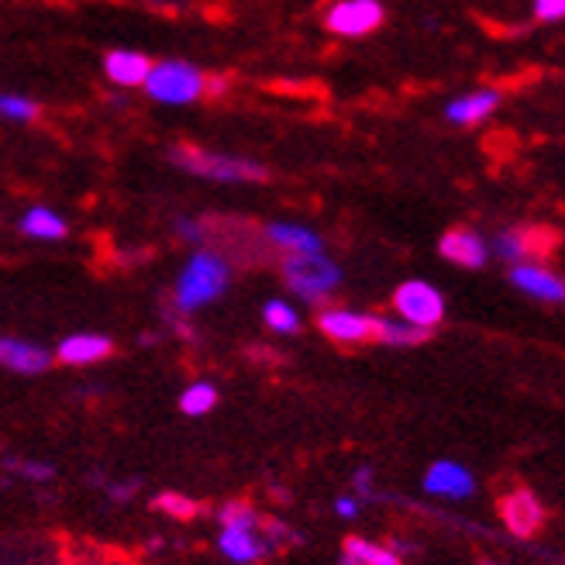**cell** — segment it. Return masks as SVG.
<instances>
[{
	"instance_id": "obj_1",
	"label": "cell",
	"mask_w": 565,
	"mask_h": 565,
	"mask_svg": "<svg viewBox=\"0 0 565 565\" xmlns=\"http://www.w3.org/2000/svg\"><path fill=\"white\" fill-rule=\"evenodd\" d=\"M232 282V269L224 263L217 252L211 248H196L190 263L183 266L180 279H177V290H173V303L180 315H193L207 303H214Z\"/></svg>"
},
{
	"instance_id": "obj_2",
	"label": "cell",
	"mask_w": 565,
	"mask_h": 565,
	"mask_svg": "<svg viewBox=\"0 0 565 565\" xmlns=\"http://www.w3.org/2000/svg\"><path fill=\"white\" fill-rule=\"evenodd\" d=\"M169 162L180 166L183 173L204 177L214 183H266L269 180V169L256 159L207 152L201 146H190V141H180V146L169 149Z\"/></svg>"
},
{
	"instance_id": "obj_3",
	"label": "cell",
	"mask_w": 565,
	"mask_h": 565,
	"mask_svg": "<svg viewBox=\"0 0 565 565\" xmlns=\"http://www.w3.org/2000/svg\"><path fill=\"white\" fill-rule=\"evenodd\" d=\"M204 87H207V73L196 70L183 60H162L152 66L149 79H146V94L156 104H193L204 100Z\"/></svg>"
},
{
	"instance_id": "obj_4",
	"label": "cell",
	"mask_w": 565,
	"mask_h": 565,
	"mask_svg": "<svg viewBox=\"0 0 565 565\" xmlns=\"http://www.w3.org/2000/svg\"><path fill=\"white\" fill-rule=\"evenodd\" d=\"M282 279H287V287L300 300L324 303L338 290V282H342V269H338L324 252H318V256H287V263H282Z\"/></svg>"
},
{
	"instance_id": "obj_5",
	"label": "cell",
	"mask_w": 565,
	"mask_h": 565,
	"mask_svg": "<svg viewBox=\"0 0 565 565\" xmlns=\"http://www.w3.org/2000/svg\"><path fill=\"white\" fill-rule=\"evenodd\" d=\"M558 245V235L552 228H539V224H521V228H503L490 242V252L497 259L521 266V263H539Z\"/></svg>"
},
{
	"instance_id": "obj_6",
	"label": "cell",
	"mask_w": 565,
	"mask_h": 565,
	"mask_svg": "<svg viewBox=\"0 0 565 565\" xmlns=\"http://www.w3.org/2000/svg\"><path fill=\"white\" fill-rule=\"evenodd\" d=\"M393 310H397L401 321L435 331L445 321V297L438 294V287H431V282L407 279L397 287V294H393Z\"/></svg>"
},
{
	"instance_id": "obj_7",
	"label": "cell",
	"mask_w": 565,
	"mask_h": 565,
	"mask_svg": "<svg viewBox=\"0 0 565 565\" xmlns=\"http://www.w3.org/2000/svg\"><path fill=\"white\" fill-rule=\"evenodd\" d=\"M383 18H386L383 0H334L324 11V28L342 39H362L373 35L383 24Z\"/></svg>"
},
{
	"instance_id": "obj_8",
	"label": "cell",
	"mask_w": 565,
	"mask_h": 565,
	"mask_svg": "<svg viewBox=\"0 0 565 565\" xmlns=\"http://www.w3.org/2000/svg\"><path fill=\"white\" fill-rule=\"evenodd\" d=\"M497 514L503 521V527L514 534V539H534L545 527V507L531 490L518 487L511 493H503L497 500Z\"/></svg>"
},
{
	"instance_id": "obj_9",
	"label": "cell",
	"mask_w": 565,
	"mask_h": 565,
	"mask_svg": "<svg viewBox=\"0 0 565 565\" xmlns=\"http://www.w3.org/2000/svg\"><path fill=\"white\" fill-rule=\"evenodd\" d=\"M318 328L324 338H331L338 345L376 342V318L362 315V310H349V307H324L318 315Z\"/></svg>"
},
{
	"instance_id": "obj_10",
	"label": "cell",
	"mask_w": 565,
	"mask_h": 565,
	"mask_svg": "<svg viewBox=\"0 0 565 565\" xmlns=\"http://www.w3.org/2000/svg\"><path fill=\"white\" fill-rule=\"evenodd\" d=\"M503 104V90L500 87H479V90H469L456 100L445 104V121L456 125V128H472L479 121L493 118Z\"/></svg>"
},
{
	"instance_id": "obj_11",
	"label": "cell",
	"mask_w": 565,
	"mask_h": 565,
	"mask_svg": "<svg viewBox=\"0 0 565 565\" xmlns=\"http://www.w3.org/2000/svg\"><path fill=\"white\" fill-rule=\"evenodd\" d=\"M438 256L462 269H483L490 259V245L472 228H448L438 242Z\"/></svg>"
},
{
	"instance_id": "obj_12",
	"label": "cell",
	"mask_w": 565,
	"mask_h": 565,
	"mask_svg": "<svg viewBox=\"0 0 565 565\" xmlns=\"http://www.w3.org/2000/svg\"><path fill=\"white\" fill-rule=\"evenodd\" d=\"M511 282L521 294L542 300V303H562L565 300V279L558 273H552L548 266H539V263L511 266Z\"/></svg>"
},
{
	"instance_id": "obj_13",
	"label": "cell",
	"mask_w": 565,
	"mask_h": 565,
	"mask_svg": "<svg viewBox=\"0 0 565 565\" xmlns=\"http://www.w3.org/2000/svg\"><path fill=\"white\" fill-rule=\"evenodd\" d=\"M424 490L435 493V497H445V500H466L476 490V479L466 466L441 459L424 472Z\"/></svg>"
},
{
	"instance_id": "obj_14",
	"label": "cell",
	"mask_w": 565,
	"mask_h": 565,
	"mask_svg": "<svg viewBox=\"0 0 565 565\" xmlns=\"http://www.w3.org/2000/svg\"><path fill=\"white\" fill-rule=\"evenodd\" d=\"M104 73L107 79L115 83V87H146V79L152 73V63H149V55H141L135 49H110L104 55Z\"/></svg>"
},
{
	"instance_id": "obj_15",
	"label": "cell",
	"mask_w": 565,
	"mask_h": 565,
	"mask_svg": "<svg viewBox=\"0 0 565 565\" xmlns=\"http://www.w3.org/2000/svg\"><path fill=\"white\" fill-rule=\"evenodd\" d=\"M217 548L235 565H256L273 555V545L263 539V531H242V527H221Z\"/></svg>"
},
{
	"instance_id": "obj_16",
	"label": "cell",
	"mask_w": 565,
	"mask_h": 565,
	"mask_svg": "<svg viewBox=\"0 0 565 565\" xmlns=\"http://www.w3.org/2000/svg\"><path fill=\"white\" fill-rule=\"evenodd\" d=\"M0 365L21 376H39L52 365V352L35 342H21V338H0Z\"/></svg>"
},
{
	"instance_id": "obj_17",
	"label": "cell",
	"mask_w": 565,
	"mask_h": 565,
	"mask_svg": "<svg viewBox=\"0 0 565 565\" xmlns=\"http://www.w3.org/2000/svg\"><path fill=\"white\" fill-rule=\"evenodd\" d=\"M266 238L273 245H279L287 256H318V252H324V242L318 232L303 228V224H290V221H276L266 228Z\"/></svg>"
},
{
	"instance_id": "obj_18",
	"label": "cell",
	"mask_w": 565,
	"mask_h": 565,
	"mask_svg": "<svg viewBox=\"0 0 565 565\" xmlns=\"http://www.w3.org/2000/svg\"><path fill=\"white\" fill-rule=\"evenodd\" d=\"M115 355V342L107 334H70L60 345V362L66 365H94Z\"/></svg>"
},
{
	"instance_id": "obj_19",
	"label": "cell",
	"mask_w": 565,
	"mask_h": 565,
	"mask_svg": "<svg viewBox=\"0 0 565 565\" xmlns=\"http://www.w3.org/2000/svg\"><path fill=\"white\" fill-rule=\"evenodd\" d=\"M376 342L390 349H417L424 342H431V331L407 324L401 318H376Z\"/></svg>"
},
{
	"instance_id": "obj_20",
	"label": "cell",
	"mask_w": 565,
	"mask_h": 565,
	"mask_svg": "<svg viewBox=\"0 0 565 565\" xmlns=\"http://www.w3.org/2000/svg\"><path fill=\"white\" fill-rule=\"evenodd\" d=\"M342 565H404V562L390 545H373L359 539V534H349L342 542Z\"/></svg>"
},
{
	"instance_id": "obj_21",
	"label": "cell",
	"mask_w": 565,
	"mask_h": 565,
	"mask_svg": "<svg viewBox=\"0 0 565 565\" xmlns=\"http://www.w3.org/2000/svg\"><path fill=\"white\" fill-rule=\"evenodd\" d=\"M70 232V224L66 217H60L55 211L49 207H32L24 217H21V235L24 238H39V242H60L66 238Z\"/></svg>"
},
{
	"instance_id": "obj_22",
	"label": "cell",
	"mask_w": 565,
	"mask_h": 565,
	"mask_svg": "<svg viewBox=\"0 0 565 565\" xmlns=\"http://www.w3.org/2000/svg\"><path fill=\"white\" fill-rule=\"evenodd\" d=\"M214 404H217V386L207 383V380L186 386V390H183V397H180V411H183L186 417H201V414L214 411Z\"/></svg>"
},
{
	"instance_id": "obj_23",
	"label": "cell",
	"mask_w": 565,
	"mask_h": 565,
	"mask_svg": "<svg viewBox=\"0 0 565 565\" xmlns=\"http://www.w3.org/2000/svg\"><path fill=\"white\" fill-rule=\"evenodd\" d=\"M221 527H242V531H263V514L245 500H232L221 507Z\"/></svg>"
},
{
	"instance_id": "obj_24",
	"label": "cell",
	"mask_w": 565,
	"mask_h": 565,
	"mask_svg": "<svg viewBox=\"0 0 565 565\" xmlns=\"http://www.w3.org/2000/svg\"><path fill=\"white\" fill-rule=\"evenodd\" d=\"M263 321L276 331V334H297L300 331V315L287 303V300H266L263 307Z\"/></svg>"
},
{
	"instance_id": "obj_25",
	"label": "cell",
	"mask_w": 565,
	"mask_h": 565,
	"mask_svg": "<svg viewBox=\"0 0 565 565\" xmlns=\"http://www.w3.org/2000/svg\"><path fill=\"white\" fill-rule=\"evenodd\" d=\"M0 118L32 125L39 118V104L32 97H21V94H0Z\"/></svg>"
},
{
	"instance_id": "obj_26",
	"label": "cell",
	"mask_w": 565,
	"mask_h": 565,
	"mask_svg": "<svg viewBox=\"0 0 565 565\" xmlns=\"http://www.w3.org/2000/svg\"><path fill=\"white\" fill-rule=\"evenodd\" d=\"M152 507L156 511H162V514H169V518H177V521H190V518H196V500H190V497H183V493H159L156 500H152Z\"/></svg>"
},
{
	"instance_id": "obj_27",
	"label": "cell",
	"mask_w": 565,
	"mask_h": 565,
	"mask_svg": "<svg viewBox=\"0 0 565 565\" xmlns=\"http://www.w3.org/2000/svg\"><path fill=\"white\" fill-rule=\"evenodd\" d=\"M4 469L21 476V479H32V483H52L55 479V466L52 462H39V459H4Z\"/></svg>"
},
{
	"instance_id": "obj_28",
	"label": "cell",
	"mask_w": 565,
	"mask_h": 565,
	"mask_svg": "<svg viewBox=\"0 0 565 565\" xmlns=\"http://www.w3.org/2000/svg\"><path fill=\"white\" fill-rule=\"evenodd\" d=\"M263 539L276 548H287V545H300L303 539L300 534L287 524V521H279V518H263Z\"/></svg>"
},
{
	"instance_id": "obj_29",
	"label": "cell",
	"mask_w": 565,
	"mask_h": 565,
	"mask_svg": "<svg viewBox=\"0 0 565 565\" xmlns=\"http://www.w3.org/2000/svg\"><path fill=\"white\" fill-rule=\"evenodd\" d=\"M373 466H359L355 472H352V487H355V493L362 497V503H373V500H380V493L373 490Z\"/></svg>"
},
{
	"instance_id": "obj_30",
	"label": "cell",
	"mask_w": 565,
	"mask_h": 565,
	"mask_svg": "<svg viewBox=\"0 0 565 565\" xmlns=\"http://www.w3.org/2000/svg\"><path fill=\"white\" fill-rule=\"evenodd\" d=\"M534 21L542 24L565 21V0H534Z\"/></svg>"
},
{
	"instance_id": "obj_31",
	"label": "cell",
	"mask_w": 565,
	"mask_h": 565,
	"mask_svg": "<svg viewBox=\"0 0 565 565\" xmlns=\"http://www.w3.org/2000/svg\"><path fill=\"white\" fill-rule=\"evenodd\" d=\"M177 235H180L186 245H196V248H201V245H204V238H207V228H204L201 221L180 217V221H177Z\"/></svg>"
},
{
	"instance_id": "obj_32",
	"label": "cell",
	"mask_w": 565,
	"mask_h": 565,
	"mask_svg": "<svg viewBox=\"0 0 565 565\" xmlns=\"http://www.w3.org/2000/svg\"><path fill=\"white\" fill-rule=\"evenodd\" d=\"M94 479H97V487H104V493L115 503H128L138 493V479H131V483H104V476H94Z\"/></svg>"
},
{
	"instance_id": "obj_33",
	"label": "cell",
	"mask_w": 565,
	"mask_h": 565,
	"mask_svg": "<svg viewBox=\"0 0 565 565\" xmlns=\"http://www.w3.org/2000/svg\"><path fill=\"white\" fill-rule=\"evenodd\" d=\"M334 511L342 514V518H355L362 511V500H355V497H338L334 500Z\"/></svg>"
},
{
	"instance_id": "obj_34",
	"label": "cell",
	"mask_w": 565,
	"mask_h": 565,
	"mask_svg": "<svg viewBox=\"0 0 565 565\" xmlns=\"http://www.w3.org/2000/svg\"><path fill=\"white\" fill-rule=\"evenodd\" d=\"M221 94H228V79L224 76H207V87H204V100H214Z\"/></svg>"
},
{
	"instance_id": "obj_35",
	"label": "cell",
	"mask_w": 565,
	"mask_h": 565,
	"mask_svg": "<svg viewBox=\"0 0 565 565\" xmlns=\"http://www.w3.org/2000/svg\"><path fill=\"white\" fill-rule=\"evenodd\" d=\"M479 565H500V562H487V558H483V562H479Z\"/></svg>"
}]
</instances>
